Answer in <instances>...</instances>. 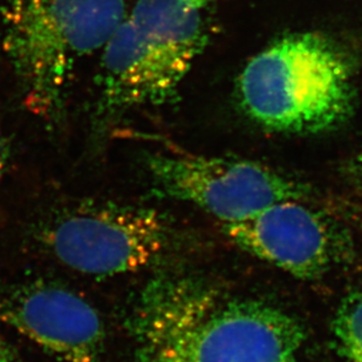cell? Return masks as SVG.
Returning a JSON list of instances; mask_svg holds the SVG:
<instances>
[{
    "label": "cell",
    "instance_id": "obj_9",
    "mask_svg": "<svg viewBox=\"0 0 362 362\" xmlns=\"http://www.w3.org/2000/svg\"><path fill=\"white\" fill-rule=\"evenodd\" d=\"M128 18L185 74L208 41L199 10L185 0H139Z\"/></svg>",
    "mask_w": 362,
    "mask_h": 362
},
{
    "label": "cell",
    "instance_id": "obj_1",
    "mask_svg": "<svg viewBox=\"0 0 362 362\" xmlns=\"http://www.w3.org/2000/svg\"><path fill=\"white\" fill-rule=\"evenodd\" d=\"M128 325L139 362H286L305 341L300 322L277 306L176 278L148 284Z\"/></svg>",
    "mask_w": 362,
    "mask_h": 362
},
{
    "label": "cell",
    "instance_id": "obj_11",
    "mask_svg": "<svg viewBox=\"0 0 362 362\" xmlns=\"http://www.w3.org/2000/svg\"><path fill=\"white\" fill-rule=\"evenodd\" d=\"M0 362H21L16 347L3 337H0Z\"/></svg>",
    "mask_w": 362,
    "mask_h": 362
},
{
    "label": "cell",
    "instance_id": "obj_12",
    "mask_svg": "<svg viewBox=\"0 0 362 362\" xmlns=\"http://www.w3.org/2000/svg\"><path fill=\"white\" fill-rule=\"evenodd\" d=\"M10 161V148L7 144L6 137L0 130V178L6 173L7 165Z\"/></svg>",
    "mask_w": 362,
    "mask_h": 362
},
{
    "label": "cell",
    "instance_id": "obj_14",
    "mask_svg": "<svg viewBox=\"0 0 362 362\" xmlns=\"http://www.w3.org/2000/svg\"><path fill=\"white\" fill-rule=\"evenodd\" d=\"M286 362H299V361H297V359H296V356H293V358H291L290 360H287Z\"/></svg>",
    "mask_w": 362,
    "mask_h": 362
},
{
    "label": "cell",
    "instance_id": "obj_13",
    "mask_svg": "<svg viewBox=\"0 0 362 362\" xmlns=\"http://www.w3.org/2000/svg\"><path fill=\"white\" fill-rule=\"evenodd\" d=\"M185 3L189 4L190 6L194 7V8L199 10L201 7L208 5L209 3H211L214 0H185Z\"/></svg>",
    "mask_w": 362,
    "mask_h": 362
},
{
    "label": "cell",
    "instance_id": "obj_8",
    "mask_svg": "<svg viewBox=\"0 0 362 362\" xmlns=\"http://www.w3.org/2000/svg\"><path fill=\"white\" fill-rule=\"evenodd\" d=\"M185 73L129 18L103 48L96 115L112 122L139 107L174 99Z\"/></svg>",
    "mask_w": 362,
    "mask_h": 362
},
{
    "label": "cell",
    "instance_id": "obj_7",
    "mask_svg": "<svg viewBox=\"0 0 362 362\" xmlns=\"http://www.w3.org/2000/svg\"><path fill=\"white\" fill-rule=\"evenodd\" d=\"M238 247L305 281L319 279L344 257L346 240L334 223L300 201L271 205L252 218L223 226Z\"/></svg>",
    "mask_w": 362,
    "mask_h": 362
},
{
    "label": "cell",
    "instance_id": "obj_2",
    "mask_svg": "<svg viewBox=\"0 0 362 362\" xmlns=\"http://www.w3.org/2000/svg\"><path fill=\"white\" fill-rule=\"evenodd\" d=\"M3 51L25 106L60 122L80 65L127 17L124 0H3Z\"/></svg>",
    "mask_w": 362,
    "mask_h": 362
},
{
    "label": "cell",
    "instance_id": "obj_6",
    "mask_svg": "<svg viewBox=\"0 0 362 362\" xmlns=\"http://www.w3.org/2000/svg\"><path fill=\"white\" fill-rule=\"evenodd\" d=\"M0 324L65 362H105L106 327L99 311L64 284L0 283Z\"/></svg>",
    "mask_w": 362,
    "mask_h": 362
},
{
    "label": "cell",
    "instance_id": "obj_15",
    "mask_svg": "<svg viewBox=\"0 0 362 362\" xmlns=\"http://www.w3.org/2000/svg\"><path fill=\"white\" fill-rule=\"evenodd\" d=\"M360 168H361V170H362V158H361V164H360Z\"/></svg>",
    "mask_w": 362,
    "mask_h": 362
},
{
    "label": "cell",
    "instance_id": "obj_10",
    "mask_svg": "<svg viewBox=\"0 0 362 362\" xmlns=\"http://www.w3.org/2000/svg\"><path fill=\"white\" fill-rule=\"evenodd\" d=\"M332 332L339 354L347 362H362V288L344 297L335 311Z\"/></svg>",
    "mask_w": 362,
    "mask_h": 362
},
{
    "label": "cell",
    "instance_id": "obj_5",
    "mask_svg": "<svg viewBox=\"0 0 362 362\" xmlns=\"http://www.w3.org/2000/svg\"><path fill=\"white\" fill-rule=\"evenodd\" d=\"M147 167L155 194L192 203L223 226L247 221L279 202L301 201L310 192L293 178L240 158L154 154Z\"/></svg>",
    "mask_w": 362,
    "mask_h": 362
},
{
    "label": "cell",
    "instance_id": "obj_4",
    "mask_svg": "<svg viewBox=\"0 0 362 362\" xmlns=\"http://www.w3.org/2000/svg\"><path fill=\"white\" fill-rule=\"evenodd\" d=\"M35 236L64 267L103 278L151 265L167 245L168 231L153 209L88 199L51 210Z\"/></svg>",
    "mask_w": 362,
    "mask_h": 362
},
{
    "label": "cell",
    "instance_id": "obj_3",
    "mask_svg": "<svg viewBox=\"0 0 362 362\" xmlns=\"http://www.w3.org/2000/svg\"><path fill=\"white\" fill-rule=\"evenodd\" d=\"M352 62L334 41L293 33L253 57L237 81L246 117L264 129L311 135L335 129L354 106Z\"/></svg>",
    "mask_w": 362,
    "mask_h": 362
}]
</instances>
